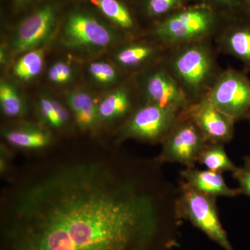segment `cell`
<instances>
[{
  "label": "cell",
  "instance_id": "cell-18",
  "mask_svg": "<svg viewBox=\"0 0 250 250\" xmlns=\"http://www.w3.org/2000/svg\"><path fill=\"white\" fill-rule=\"evenodd\" d=\"M65 101L80 131L93 132L98 127V102L91 93L83 89L70 90L65 94Z\"/></svg>",
  "mask_w": 250,
  "mask_h": 250
},
{
  "label": "cell",
  "instance_id": "cell-22",
  "mask_svg": "<svg viewBox=\"0 0 250 250\" xmlns=\"http://www.w3.org/2000/svg\"><path fill=\"white\" fill-rule=\"evenodd\" d=\"M0 108L8 118H22L27 112V103L17 85L7 80L0 82Z\"/></svg>",
  "mask_w": 250,
  "mask_h": 250
},
{
  "label": "cell",
  "instance_id": "cell-23",
  "mask_svg": "<svg viewBox=\"0 0 250 250\" xmlns=\"http://www.w3.org/2000/svg\"><path fill=\"white\" fill-rule=\"evenodd\" d=\"M45 63L44 47L21 54L13 67V75L18 80L29 82L41 75Z\"/></svg>",
  "mask_w": 250,
  "mask_h": 250
},
{
  "label": "cell",
  "instance_id": "cell-26",
  "mask_svg": "<svg viewBox=\"0 0 250 250\" xmlns=\"http://www.w3.org/2000/svg\"><path fill=\"white\" fill-rule=\"evenodd\" d=\"M195 3L209 6L227 20L248 15L240 0H195Z\"/></svg>",
  "mask_w": 250,
  "mask_h": 250
},
{
  "label": "cell",
  "instance_id": "cell-25",
  "mask_svg": "<svg viewBox=\"0 0 250 250\" xmlns=\"http://www.w3.org/2000/svg\"><path fill=\"white\" fill-rule=\"evenodd\" d=\"M76 73L75 67L70 62L58 61L49 67L47 80L53 85L63 86L70 84L75 81Z\"/></svg>",
  "mask_w": 250,
  "mask_h": 250
},
{
  "label": "cell",
  "instance_id": "cell-7",
  "mask_svg": "<svg viewBox=\"0 0 250 250\" xmlns=\"http://www.w3.org/2000/svg\"><path fill=\"white\" fill-rule=\"evenodd\" d=\"M59 7L47 1L23 18L14 28L8 41L11 55L44 47L55 34L59 23Z\"/></svg>",
  "mask_w": 250,
  "mask_h": 250
},
{
  "label": "cell",
  "instance_id": "cell-13",
  "mask_svg": "<svg viewBox=\"0 0 250 250\" xmlns=\"http://www.w3.org/2000/svg\"><path fill=\"white\" fill-rule=\"evenodd\" d=\"M219 54L239 61L243 71L250 72V16H239L225 21L213 39Z\"/></svg>",
  "mask_w": 250,
  "mask_h": 250
},
{
  "label": "cell",
  "instance_id": "cell-4",
  "mask_svg": "<svg viewBox=\"0 0 250 250\" xmlns=\"http://www.w3.org/2000/svg\"><path fill=\"white\" fill-rule=\"evenodd\" d=\"M130 39L111 24L104 22L85 10L70 13L61 30L62 45L71 52L82 55H95Z\"/></svg>",
  "mask_w": 250,
  "mask_h": 250
},
{
  "label": "cell",
  "instance_id": "cell-15",
  "mask_svg": "<svg viewBox=\"0 0 250 250\" xmlns=\"http://www.w3.org/2000/svg\"><path fill=\"white\" fill-rule=\"evenodd\" d=\"M90 3L107 18L110 24L129 39L141 37L146 34L132 1L126 0H90Z\"/></svg>",
  "mask_w": 250,
  "mask_h": 250
},
{
  "label": "cell",
  "instance_id": "cell-3",
  "mask_svg": "<svg viewBox=\"0 0 250 250\" xmlns=\"http://www.w3.org/2000/svg\"><path fill=\"white\" fill-rule=\"evenodd\" d=\"M228 20L201 3H193L146 29L145 36L166 47L213 41Z\"/></svg>",
  "mask_w": 250,
  "mask_h": 250
},
{
  "label": "cell",
  "instance_id": "cell-32",
  "mask_svg": "<svg viewBox=\"0 0 250 250\" xmlns=\"http://www.w3.org/2000/svg\"><path fill=\"white\" fill-rule=\"evenodd\" d=\"M245 166H249L250 167V156H246L244 158Z\"/></svg>",
  "mask_w": 250,
  "mask_h": 250
},
{
  "label": "cell",
  "instance_id": "cell-14",
  "mask_svg": "<svg viewBox=\"0 0 250 250\" xmlns=\"http://www.w3.org/2000/svg\"><path fill=\"white\" fill-rule=\"evenodd\" d=\"M141 104L134 77H130L99 100L98 113L100 124L117 121L124 123Z\"/></svg>",
  "mask_w": 250,
  "mask_h": 250
},
{
  "label": "cell",
  "instance_id": "cell-10",
  "mask_svg": "<svg viewBox=\"0 0 250 250\" xmlns=\"http://www.w3.org/2000/svg\"><path fill=\"white\" fill-rule=\"evenodd\" d=\"M134 77L142 103L152 104L183 113L190 104L183 90L163 64Z\"/></svg>",
  "mask_w": 250,
  "mask_h": 250
},
{
  "label": "cell",
  "instance_id": "cell-21",
  "mask_svg": "<svg viewBox=\"0 0 250 250\" xmlns=\"http://www.w3.org/2000/svg\"><path fill=\"white\" fill-rule=\"evenodd\" d=\"M90 82L100 88L113 89L127 80L126 76L113 62L95 61L90 62L87 69Z\"/></svg>",
  "mask_w": 250,
  "mask_h": 250
},
{
  "label": "cell",
  "instance_id": "cell-27",
  "mask_svg": "<svg viewBox=\"0 0 250 250\" xmlns=\"http://www.w3.org/2000/svg\"><path fill=\"white\" fill-rule=\"evenodd\" d=\"M232 174L233 178L239 184L238 188L241 190L242 194L250 198V167L245 165L243 167H237Z\"/></svg>",
  "mask_w": 250,
  "mask_h": 250
},
{
  "label": "cell",
  "instance_id": "cell-2",
  "mask_svg": "<svg viewBox=\"0 0 250 250\" xmlns=\"http://www.w3.org/2000/svg\"><path fill=\"white\" fill-rule=\"evenodd\" d=\"M213 41L168 47L161 63L183 90L190 104L205 98L223 69Z\"/></svg>",
  "mask_w": 250,
  "mask_h": 250
},
{
  "label": "cell",
  "instance_id": "cell-5",
  "mask_svg": "<svg viewBox=\"0 0 250 250\" xmlns=\"http://www.w3.org/2000/svg\"><path fill=\"white\" fill-rule=\"evenodd\" d=\"M216 199L197 191L180 180L176 211L181 220L190 222L224 250H234L219 218Z\"/></svg>",
  "mask_w": 250,
  "mask_h": 250
},
{
  "label": "cell",
  "instance_id": "cell-19",
  "mask_svg": "<svg viewBox=\"0 0 250 250\" xmlns=\"http://www.w3.org/2000/svg\"><path fill=\"white\" fill-rule=\"evenodd\" d=\"M141 23L147 22L148 28L166 19L195 0H131Z\"/></svg>",
  "mask_w": 250,
  "mask_h": 250
},
{
  "label": "cell",
  "instance_id": "cell-8",
  "mask_svg": "<svg viewBox=\"0 0 250 250\" xmlns=\"http://www.w3.org/2000/svg\"><path fill=\"white\" fill-rule=\"evenodd\" d=\"M206 98L236 123L250 119V79L243 70L223 69Z\"/></svg>",
  "mask_w": 250,
  "mask_h": 250
},
{
  "label": "cell",
  "instance_id": "cell-16",
  "mask_svg": "<svg viewBox=\"0 0 250 250\" xmlns=\"http://www.w3.org/2000/svg\"><path fill=\"white\" fill-rule=\"evenodd\" d=\"M1 135L10 146L25 150L45 149L52 141L50 130L41 124L27 122L4 126Z\"/></svg>",
  "mask_w": 250,
  "mask_h": 250
},
{
  "label": "cell",
  "instance_id": "cell-20",
  "mask_svg": "<svg viewBox=\"0 0 250 250\" xmlns=\"http://www.w3.org/2000/svg\"><path fill=\"white\" fill-rule=\"evenodd\" d=\"M36 113L40 123L49 130H62L67 127L72 113L66 104L49 95L39 98Z\"/></svg>",
  "mask_w": 250,
  "mask_h": 250
},
{
  "label": "cell",
  "instance_id": "cell-30",
  "mask_svg": "<svg viewBox=\"0 0 250 250\" xmlns=\"http://www.w3.org/2000/svg\"><path fill=\"white\" fill-rule=\"evenodd\" d=\"M33 0H14V4L16 7L22 8L27 6Z\"/></svg>",
  "mask_w": 250,
  "mask_h": 250
},
{
  "label": "cell",
  "instance_id": "cell-17",
  "mask_svg": "<svg viewBox=\"0 0 250 250\" xmlns=\"http://www.w3.org/2000/svg\"><path fill=\"white\" fill-rule=\"evenodd\" d=\"M181 180L197 191L215 197H234L241 195L239 188L228 187L222 174L192 167L181 172Z\"/></svg>",
  "mask_w": 250,
  "mask_h": 250
},
{
  "label": "cell",
  "instance_id": "cell-29",
  "mask_svg": "<svg viewBox=\"0 0 250 250\" xmlns=\"http://www.w3.org/2000/svg\"><path fill=\"white\" fill-rule=\"evenodd\" d=\"M10 54H10L7 46L1 45V49H0V63H1V66H4L7 63Z\"/></svg>",
  "mask_w": 250,
  "mask_h": 250
},
{
  "label": "cell",
  "instance_id": "cell-1",
  "mask_svg": "<svg viewBox=\"0 0 250 250\" xmlns=\"http://www.w3.org/2000/svg\"><path fill=\"white\" fill-rule=\"evenodd\" d=\"M67 156L15 180L1 200V250H153L180 223L177 188L154 161Z\"/></svg>",
  "mask_w": 250,
  "mask_h": 250
},
{
  "label": "cell",
  "instance_id": "cell-33",
  "mask_svg": "<svg viewBox=\"0 0 250 250\" xmlns=\"http://www.w3.org/2000/svg\"><path fill=\"white\" fill-rule=\"evenodd\" d=\"M248 121H249V122H250V119L248 120Z\"/></svg>",
  "mask_w": 250,
  "mask_h": 250
},
{
  "label": "cell",
  "instance_id": "cell-11",
  "mask_svg": "<svg viewBox=\"0 0 250 250\" xmlns=\"http://www.w3.org/2000/svg\"><path fill=\"white\" fill-rule=\"evenodd\" d=\"M167 47L143 36L127 39L113 49L111 62L128 77H134L162 62Z\"/></svg>",
  "mask_w": 250,
  "mask_h": 250
},
{
  "label": "cell",
  "instance_id": "cell-31",
  "mask_svg": "<svg viewBox=\"0 0 250 250\" xmlns=\"http://www.w3.org/2000/svg\"><path fill=\"white\" fill-rule=\"evenodd\" d=\"M243 9L248 16H250V0H240Z\"/></svg>",
  "mask_w": 250,
  "mask_h": 250
},
{
  "label": "cell",
  "instance_id": "cell-24",
  "mask_svg": "<svg viewBox=\"0 0 250 250\" xmlns=\"http://www.w3.org/2000/svg\"><path fill=\"white\" fill-rule=\"evenodd\" d=\"M223 143H208L199 155L197 163L205 166L207 170L223 174L234 172L237 168L229 158Z\"/></svg>",
  "mask_w": 250,
  "mask_h": 250
},
{
  "label": "cell",
  "instance_id": "cell-12",
  "mask_svg": "<svg viewBox=\"0 0 250 250\" xmlns=\"http://www.w3.org/2000/svg\"><path fill=\"white\" fill-rule=\"evenodd\" d=\"M183 113L195 123L208 143L225 144L233 139L236 122L207 98L189 105Z\"/></svg>",
  "mask_w": 250,
  "mask_h": 250
},
{
  "label": "cell",
  "instance_id": "cell-9",
  "mask_svg": "<svg viewBox=\"0 0 250 250\" xmlns=\"http://www.w3.org/2000/svg\"><path fill=\"white\" fill-rule=\"evenodd\" d=\"M208 143L195 123L182 113L161 143L162 149L156 160L161 164L177 163L187 168L195 167L199 155Z\"/></svg>",
  "mask_w": 250,
  "mask_h": 250
},
{
  "label": "cell",
  "instance_id": "cell-28",
  "mask_svg": "<svg viewBox=\"0 0 250 250\" xmlns=\"http://www.w3.org/2000/svg\"><path fill=\"white\" fill-rule=\"evenodd\" d=\"M4 146H1V157H0V170L1 173H5L9 168V154L6 152Z\"/></svg>",
  "mask_w": 250,
  "mask_h": 250
},
{
  "label": "cell",
  "instance_id": "cell-6",
  "mask_svg": "<svg viewBox=\"0 0 250 250\" xmlns=\"http://www.w3.org/2000/svg\"><path fill=\"white\" fill-rule=\"evenodd\" d=\"M181 113L171 108L142 103L118 128V141L135 139L161 143L177 123Z\"/></svg>",
  "mask_w": 250,
  "mask_h": 250
}]
</instances>
